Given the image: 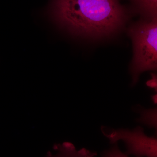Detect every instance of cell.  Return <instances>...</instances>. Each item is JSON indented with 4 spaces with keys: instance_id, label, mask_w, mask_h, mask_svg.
Listing matches in <instances>:
<instances>
[{
    "instance_id": "obj_1",
    "label": "cell",
    "mask_w": 157,
    "mask_h": 157,
    "mask_svg": "<svg viewBox=\"0 0 157 157\" xmlns=\"http://www.w3.org/2000/svg\"><path fill=\"white\" fill-rule=\"evenodd\" d=\"M49 15L74 36L100 39L123 27L128 12L119 0H52Z\"/></svg>"
},
{
    "instance_id": "obj_2",
    "label": "cell",
    "mask_w": 157,
    "mask_h": 157,
    "mask_svg": "<svg viewBox=\"0 0 157 157\" xmlns=\"http://www.w3.org/2000/svg\"><path fill=\"white\" fill-rule=\"evenodd\" d=\"M128 35L133 42L134 56L130 66L132 84L141 73L157 68V18L141 19L132 25Z\"/></svg>"
},
{
    "instance_id": "obj_3",
    "label": "cell",
    "mask_w": 157,
    "mask_h": 157,
    "mask_svg": "<svg viewBox=\"0 0 157 157\" xmlns=\"http://www.w3.org/2000/svg\"><path fill=\"white\" fill-rule=\"evenodd\" d=\"M101 131L111 144L117 143L119 140L124 141L127 148V155H132L136 157H157V138L145 135L142 127H137L130 130H115L102 126Z\"/></svg>"
},
{
    "instance_id": "obj_4",
    "label": "cell",
    "mask_w": 157,
    "mask_h": 157,
    "mask_svg": "<svg viewBox=\"0 0 157 157\" xmlns=\"http://www.w3.org/2000/svg\"><path fill=\"white\" fill-rule=\"evenodd\" d=\"M53 152L48 151L45 157H95L97 152L82 148L77 150L73 143L64 142L56 144L53 147Z\"/></svg>"
},
{
    "instance_id": "obj_5",
    "label": "cell",
    "mask_w": 157,
    "mask_h": 157,
    "mask_svg": "<svg viewBox=\"0 0 157 157\" xmlns=\"http://www.w3.org/2000/svg\"><path fill=\"white\" fill-rule=\"evenodd\" d=\"M143 18H157V0H132Z\"/></svg>"
},
{
    "instance_id": "obj_6",
    "label": "cell",
    "mask_w": 157,
    "mask_h": 157,
    "mask_svg": "<svg viewBox=\"0 0 157 157\" xmlns=\"http://www.w3.org/2000/svg\"><path fill=\"white\" fill-rule=\"evenodd\" d=\"M140 117L137 122L145 124L149 128L157 129V108L145 109L141 108L138 110Z\"/></svg>"
},
{
    "instance_id": "obj_7",
    "label": "cell",
    "mask_w": 157,
    "mask_h": 157,
    "mask_svg": "<svg viewBox=\"0 0 157 157\" xmlns=\"http://www.w3.org/2000/svg\"><path fill=\"white\" fill-rule=\"evenodd\" d=\"M117 143L114 144V145L109 149L104 151L102 157H129L128 155L121 151Z\"/></svg>"
},
{
    "instance_id": "obj_8",
    "label": "cell",
    "mask_w": 157,
    "mask_h": 157,
    "mask_svg": "<svg viewBox=\"0 0 157 157\" xmlns=\"http://www.w3.org/2000/svg\"><path fill=\"white\" fill-rule=\"evenodd\" d=\"M151 79L148 80L146 82V85L148 87L154 88L157 91V76L155 73L151 74Z\"/></svg>"
},
{
    "instance_id": "obj_9",
    "label": "cell",
    "mask_w": 157,
    "mask_h": 157,
    "mask_svg": "<svg viewBox=\"0 0 157 157\" xmlns=\"http://www.w3.org/2000/svg\"><path fill=\"white\" fill-rule=\"evenodd\" d=\"M152 101H153L154 104H157V94L154 95L152 97Z\"/></svg>"
}]
</instances>
